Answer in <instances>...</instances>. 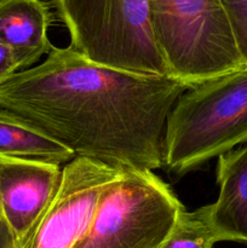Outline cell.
Segmentation results:
<instances>
[{
  "label": "cell",
  "mask_w": 247,
  "mask_h": 248,
  "mask_svg": "<svg viewBox=\"0 0 247 248\" xmlns=\"http://www.w3.org/2000/svg\"><path fill=\"white\" fill-rule=\"evenodd\" d=\"M188 84L136 74L87 60L72 46L55 47L40 64L0 86V108L38 127L75 156L114 169L165 167V131Z\"/></svg>",
  "instance_id": "cell-1"
},
{
  "label": "cell",
  "mask_w": 247,
  "mask_h": 248,
  "mask_svg": "<svg viewBox=\"0 0 247 248\" xmlns=\"http://www.w3.org/2000/svg\"><path fill=\"white\" fill-rule=\"evenodd\" d=\"M247 143V67L194 85L174 103L165 131L164 164L177 176Z\"/></svg>",
  "instance_id": "cell-2"
},
{
  "label": "cell",
  "mask_w": 247,
  "mask_h": 248,
  "mask_svg": "<svg viewBox=\"0 0 247 248\" xmlns=\"http://www.w3.org/2000/svg\"><path fill=\"white\" fill-rule=\"evenodd\" d=\"M170 77L189 86L245 68L222 0H148Z\"/></svg>",
  "instance_id": "cell-3"
},
{
  "label": "cell",
  "mask_w": 247,
  "mask_h": 248,
  "mask_svg": "<svg viewBox=\"0 0 247 248\" xmlns=\"http://www.w3.org/2000/svg\"><path fill=\"white\" fill-rule=\"evenodd\" d=\"M70 46L97 64L170 77L153 35L148 0H53Z\"/></svg>",
  "instance_id": "cell-4"
},
{
  "label": "cell",
  "mask_w": 247,
  "mask_h": 248,
  "mask_svg": "<svg viewBox=\"0 0 247 248\" xmlns=\"http://www.w3.org/2000/svg\"><path fill=\"white\" fill-rule=\"evenodd\" d=\"M184 208L152 170L120 169L73 248H159Z\"/></svg>",
  "instance_id": "cell-5"
},
{
  "label": "cell",
  "mask_w": 247,
  "mask_h": 248,
  "mask_svg": "<svg viewBox=\"0 0 247 248\" xmlns=\"http://www.w3.org/2000/svg\"><path fill=\"white\" fill-rule=\"evenodd\" d=\"M120 169L77 156L64 165L55 198L19 248H73L91 225L99 199Z\"/></svg>",
  "instance_id": "cell-6"
},
{
  "label": "cell",
  "mask_w": 247,
  "mask_h": 248,
  "mask_svg": "<svg viewBox=\"0 0 247 248\" xmlns=\"http://www.w3.org/2000/svg\"><path fill=\"white\" fill-rule=\"evenodd\" d=\"M61 165L36 159L0 156V216L22 244L55 198Z\"/></svg>",
  "instance_id": "cell-7"
},
{
  "label": "cell",
  "mask_w": 247,
  "mask_h": 248,
  "mask_svg": "<svg viewBox=\"0 0 247 248\" xmlns=\"http://www.w3.org/2000/svg\"><path fill=\"white\" fill-rule=\"evenodd\" d=\"M50 7L43 0H0V43L14 53L19 70L31 68L52 44Z\"/></svg>",
  "instance_id": "cell-8"
},
{
  "label": "cell",
  "mask_w": 247,
  "mask_h": 248,
  "mask_svg": "<svg viewBox=\"0 0 247 248\" xmlns=\"http://www.w3.org/2000/svg\"><path fill=\"white\" fill-rule=\"evenodd\" d=\"M217 183L213 229L219 241L247 244V143L218 157Z\"/></svg>",
  "instance_id": "cell-9"
},
{
  "label": "cell",
  "mask_w": 247,
  "mask_h": 248,
  "mask_svg": "<svg viewBox=\"0 0 247 248\" xmlns=\"http://www.w3.org/2000/svg\"><path fill=\"white\" fill-rule=\"evenodd\" d=\"M0 156L36 159L68 164L75 156L31 121L0 108Z\"/></svg>",
  "instance_id": "cell-10"
},
{
  "label": "cell",
  "mask_w": 247,
  "mask_h": 248,
  "mask_svg": "<svg viewBox=\"0 0 247 248\" xmlns=\"http://www.w3.org/2000/svg\"><path fill=\"white\" fill-rule=\"evenodd\" d=\"M212 203L196 210H183L173 228L159 248H213L219 242L213 229Z\"/></svg>",
  "instance_id": "cell-11"
},
{
  "label": "cell",
  "mask_w": 247,
  "mask_h": 248,
  "mask_svg": "<svg viewBox=\"0 0 247 248\" xmlns=\"http://www.w3.org/2000/svg\"><path fill=\"white\" fill-rule=\"evenodd\" d=\"M232 35L247 67V0H222Z\"/></svg>",
  "instance_id": "cell-12"
},
{
  "label": "cell",
  "mask_w": 247,
  "mask_h": 248,
  "mask_svg": "<svg viewBox=\"0 0 247 248\" xmlns=\"http://www.w3.org/2000/svg\"><path fill=\"white\" fill-rule=\"evenodd\" d=\"M17 72H19V67L14 53L9 47L0 43V86Z\"/></svg>",
  "instance_id": "cell-13"
},
{
  "label": "cell",
  "mask_w": 247,
  "mask_h": 248,
  "mask_svg": "<svg viewBox=\"0 0 247 248\" xmlns=\"http://www.w3.org/2000/svg\"><path fill=\"white\" fill-rule=\"evenodd\" d=\"M0 248H19L10 228L0 216Z\"/></svg>",
  "instance_id": "cell-14"
}]
</instances>
